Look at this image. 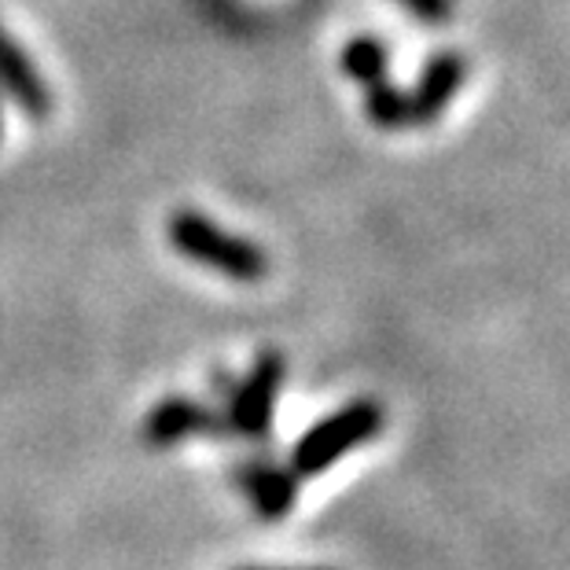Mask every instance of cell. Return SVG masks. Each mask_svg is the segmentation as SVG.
Segmentation results:
<instances>
[{
  "label": "cell",
  "instance_id": "cell-1",
  "mask_svg": "<svg viewBox=\"0 0 570 570\" xmlns=\"http://www.w3.org/2000/svg\"><path fill=\"white\" fill-rule=\"evenodd\" d=\"M166 233L169 244L185 254L188 262H196L210 273H222L228 281L254 284L265 281V273H269V254L258 244H250V239L236 233H225L222 225L199 210H177L169 217Z\"/></svg>",
  "mask_w": 570,
  "mask_h": 570
},
{
  "label": "cell",
  "instance_id": "cell-2",
  "mask_svg": "<svg viewBox=\"0 0 570 570\" xmlns=\"http://www.w3.org/2000/svg\"><path fill=\"white\" fill-rule=\"evenodd\" d=\"M383 428V405L372 402V397H357V402L343 405L332 416H324L321 423L302 434L291 449V471L298 479H313L324 475L335 460H343L346 453H354L357 445L372 442Z\"/></svg>",
  "mask_w": 570,
  "mask_h": 570
},
{
  "label": "cell",
  "instance_id": "cell-3",
  "mask_svg": "<svg viewBox=\"0 0 570 570\" xmlns=\"http://www.w3.org/2000/svg\"><path fill=\"white\" fill-rule=\"evenodd\" d=\"M284 375H287L284 354L265 350V354L250 365L247 380L236 386L233 397H228V412H225L228 434L247 439V442H262L265 434H269L276 394H281V386H284Z\"/></svg>",
  "mask_w": 570,
  "mask_h": 570
},
{
  "label": "cell",
  "instance_id": "cell-4",
  "mask_svg": "<svg viewBox=\"0 0 570 570\" xmlns=\"http://www.w3.org/2000/svg\"><path fill=\"white\" fill-rule=\"evenodd\" d=\"M225 416H214L203 402H191V397H163L148 416H144V445L151 449H174L188 439H203V434H214L222 439Z\"/></svg>",
  "mask_w": 570,
  "mask_h": 570
},
{
  "label": "cell",
  "instance_id": "cell-5",
  "mask_svg": "<svg viewBox=\"0 0 570 570\" xmlns=\"http://www.w3.org/2000/svg\"><path fill=\"white\" fill-rule=\"evenodd\" d=\"M464 78H468V59L460 52L445 48V52L431 56L420 70L416 85H412V92H409V126L439 122L442 111L460 92Z\"/></svg>",
  "mask_w": 570,
  "mask_h": 570
},
{
  "label": "cell",
  "instance_id": "cell-6",
  "mask_svg": "<svg viewBox=\"0 0 570 570\" xmlns=\"http://www.w3.org/2000/svg\"><path fill=\"white\" fill-rule=\"evenodd\" d=\"M0 92H8L19 104V111L33 122H45L52 115V92L41 81L38 67L30 63V56L8 38L4 27H0Z\"/></svg>",
  "mask_w": 570,
  "mask_h": 570
},
{
  "label": "cell",
  "instance_id": "cell-7",
  "mask_svg": "<svg viewBox=\"0 0 570 570\" xmlns=\"http://www.w3.org/2000/svg\"><path fill=\"white\" fill-rule=\"evenodd\" d=\"M236 482L262 519H284L298 501V475L273 460H247L236 471Z\"/></svg>",
  "mask_w": 570,
  "mask_h": 570
},
{
  "label": "cell",
  "instance_id": "cell-8",
  "mask_svg": "<svg viewBox=\"0 0 570 570\" xmlns=\"http://www.w3.org/2000/svg\"><path fill=\"white\" fill-rule=\"evenodd\" d=\"M343 70L350 78H354L361 89L372 81H383L386 78V67H391V52H386V45L380 38H354L346 48H343Z\"/></svg>",
  "mask_w": 570,
  "mask_h": 570
},
{
  "label": "cell",
  "instance_id": "cell-9",
  "mask_svg": "<svg viewBox=\"0 0 570 570\" xmlns=\"http://www.w3.org/2000/svg\"><path fill=\"white\" fill-rule=\"evenodd\" d=\"M365 115H368V122L380 129H405L409 126V92H402L386 78L365 85Z\"/></svg>",
  "mask_w": 570,
  "mask_h": 570
},
{
  "label": "cell",
  "instance_id": "cell-10",
  "mask_svg": "<svg viewBox=\"0 0 570 570\" xmlns=\"http://www.w3.org/2000/svg\"><path fill=\"white\" fill-rule=\"evenodd\" d=\"M402 8H409L412 16L420 22H428V27H445L449 19H453V0H397Z\"/></svg>",
  "mask_w": 570,
  "mask_h": 570
},
{
  "label": "cell",
  "instance_id": "cell-11",
  "mask_svg": "<svg viewBox=\"0 0 570 570\" xmlns=\"http://www.w3.org/2000/svg\"><path fill=\"white\" fill-rule=\"evenodd\" d=\"M239 570H332V567H239Z\"/></svg>",
  "mask_w": 570,
  "mask_h": 570
},
{
  "label": "cell",
  "instance_id": "cell-12",
  "mask_svg": "<svg viewBox=\"0 0 570 570\" xmlns=\"http://www.w3.org/2000/svg\"><path fill=\"white\" fill-rule=\"evenodd\" d=\"M0 137H4V115H0Z\"/></svg>",
  "mask_w": 570,
  "mask_h": 570
}]
</instances>
